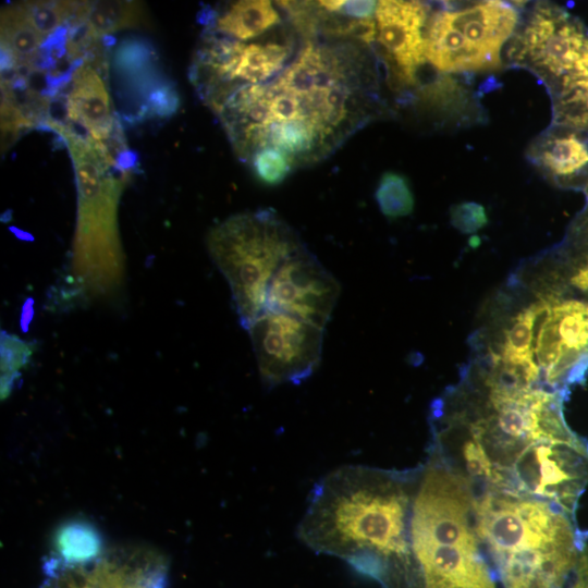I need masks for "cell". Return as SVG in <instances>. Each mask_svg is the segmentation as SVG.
Masks as SVG:
<instances>
[{
	"instance_id": "2e32d148",
	"label": "cell",
	"mask_w": 588,
	"mask_h": 588,
	"mask_svg": "<svg viewBox=\"0 0 588 588\" xmlns=\"http://www.w3.org/2000/svg\"><path fill=\"white\" fill-rule=\"evenodd\" d=\"M204 15L207 30L237 41L256 40L282 23L280 12L267 0L236 1L221 13L206 10Z\"/></svg>"
},
{
	"instance_id": "83f0119b",
	"label": "cell",
	"mask_w": 588,
	"mask_h": 588,
	"mask_svg": "<svg viewBox=\"0 0 588 588\" xmlns=\"http://www.w3.org/2000/svg\"><path fill=\"white\" fill-rule=\"evenodd\" d=\"M488 222L485 208L476 203H462L451 207V223L462 233H475Z\"/></svg>"
},
{
	"instance_id": "7402d4cb",
	"label": "cell",
	"mask_w": 588,
	"mask_h": 588,
	"mask_svg": "<svg viewBox=\"0 0 588 588\" xmlns=\"http://www.w3.org/2000/svg\"><path fill=\"white\" fill-rule=\"evenodd\" d=\"M540 311V302L530 305L519 313L512 326L505 331L501 359L518 364L535 362L532 357L531 342L536 318Z\"/></svg>"
},
{
	"instance_id": "8992f818",
	"label": "cell",
	"mask_w": 588,
	"mask_h": 588,
	"mask_svg": "<svg viewBox=\"0 0 588 588\" xmlns=\"http://www.w3.org/2000/svg\"><path fill=\"white\" fill-rule=\"evenodd\" d=\"M66 143L77 185V223L72 257L73 282L90 297L117 290L124 277V256L118 229V203L125 173L101 144L63 125L52 128Z\"/></svg>"
},
{
	"instance_id": "f1b7e54d",
	"label": "cell",
	"mask_w": 588,
	"mask_h": 588,
	"mask_svg": "<svg viewBox=\"0 0 588 588\" xmlns=\"http://www.w3.org/2000/svg\"><path fill=\"white\" fill-rule=\"evenodd\" d=\"M58 565L61 569L58 575L54 574L53 580L46 588H95L89 563L78 566Z\"/></svg>"
},
{
	"instance_id": "d4e9b609",
	"label": "cell",
	"mask_w": 588,
	"mask_h": 588,
	"mask_svg": "<svg viewBox=\"0 0 588 588\" xmlns=\"http://www.w3.org/2000/svg\"><path fill=\"white\" fill-rule=\"evenodd\" d=\"M1 391L2 397L8 396L13 382L20 377L21 369L28 363L34 347L33 344L16 335L1 331Z\"/></svg>"
},
{
	"instance_id": "ffe728a7",
	"label": "cell",
	"mask_w": 588,
	"mask_h": 588,
	"mask_svg": "<svg viewBox=\"0 0 588 588\" xmlns=\"http://www.w3.org/2000/svg\"><path fill=\"white\" fill-rule=\"evenodd\" d=\"M536 160L554 177L572 180L588 167V147L574 133L553 135L540 144Z\"/></svg>"
},
{
	"instance_id": "ac0fdd59",
	"label": "cell",
	"mask_w": 588,
	"mask_h": 588,
	"mask_svg": "<svg viewBox=\"0 0 588 588\" xmlns=\"http://www.w3.org/2000/svg\"><path fill=\"white\" fill-rule=\"evenodd\" d=\"M140 8L133 1L77 2L70 22L75 23L87 40L98 42L111 33L134 26L140 17Z\"/></svg>"
},
{
	"instance_id": "5bb4252c",
	"label": "cell",
	"mask_w": 588,
	"mask_h": 588,
	"mask_svg": "<svg viewBox=\"0 0 588 588\" xmlns=\"http://www.w3.org/2000/svg\"><path fill=\"white\" fill-rule=\"evenodd\" d=\"M373 17L377 39L397 77L415 83L427 62L428 7L419 1L383 0L377 2Z\"/></svg>"
},
{
	"instance_id": "4316f807",
	"label": "cell",
	"mask_w": 588,
	"mask_h": 588,
	"mask_svg": "<svg viewBox=\"0 0 588 588\" xmlns=\"http://www.w3.org/2000/svg\"><path fill=\"white\" fill-rule=\"evenodd\" d=\"M569 268V283L588 294V212L574 230Z\"/></svg>"
},
{
	"instance_id": "cb8c5ba5",
	"label": "cell",
	"mask_w": 588,
	"mask_h": 588,
	"mask_svg": "<svg viewBox=\"0 0 588 588\" xmlns=\"http://www.w3.org/2000/svg\"><path fill=\"white\" fill-rule=\"evenodd\" d=\"M77 2L73 1H27L22 2L25 13L46 41L65 27L75 13Z\"/></svg>"
},
{
	"instance_id": "277c9868",
	"label": "cell",
	"mask_w": 588,
	"mask_h": 588,
	"mask_svg": "<svg viewBox=\"0 0 588 588\" xmlns=\"http://www.w3.org/2000/svg\"><path fill=\"white\" fill-rule=\"evenodd\" d=\"M474 492L476 530L499 588H564L584 548L573 516L531 497Z\"/></svg>"
},
{
	"instance_id": "4fadbf2b",
	"label": "cell",
	"mask_w": 588,
	"mask_h": 588,
	"mask_svg": "<svg viewBox=\"0 0 588 588\" xmlns=\"http://www.w3.org/2000/svg\"><path fill=\"white\" fill-rule=\"evenodd\" d=\"M105 64L100 57H95L76 65L64 85L65 121L58 123L71 130H75L76 126L83 128L82 137L109 148L111 146L117 152L123 154L126 150L119 134L117 113L101 74ZM110 150L112 151L111 148Z\"/></svg>"
},
{
	"instance_id": "9c48e42d",
	"label": "cell",
	"mask_w": 588,
	"mask_h": 588,
	"mask_svg": "<svg viewBox=\"0 0 588 588\" xmlns=\"http://www.w3.org/2000/svg\"><path fill=\"white\" fill-rule=\"evenodd\" d=\"M289 34H272L249 44L210 33L197 52L191 78L209 106L243 85L264 84L292 61Z\"/></svg>"
},
{
	"instance_id": "6da1fadb",
	"label": "cell",
	"mask_w": 588,
	"mask_h": 588,
	"mask_svg": "<svg viewBox=\"0 0 588 588\" xmlns=\"http://www.w3.org/2000/svg\"><path fill=\"white\" fill-rule=\"evenodd\" d=\"M482 382L453 408L434 402L429 455L475 490L573 505L588 485V443L566 425L563 393Z\"/></svg>"
},
{
	"instance_id": "30bf717a",
	"label": "cell",
	"mask_w": 588,
	"mask_h": 588,
	"mask_svg": "<svg viewBox=\"0 0 588 588\" xmlns=\"http://www.w3.org/2000/svg\"><path fill=\"white\" fill-rule=\"evenodd\" d=\"M266 390L299 384L318 368L323 329L266 310L247 329Z\"/></svg>"
},
{
	"instance_id": "7a4b0ae2",
	"label": "cell",
	"mask_w": 588,
	"mask_h": 588,
	"mask_svg": "<svg viewBox=\"0 0 588 588\" xmlns=\"http://www.w3.org/2000/svg\"><path fill=\"white\" fill-rule=\"evenodd\" d=\"M358 42L307 41L271 81L231 90L212 109L238 157L271 147L293 166L332 152L368 114L364 54Z\"/></svg>"
},
{
	"instance_id": "d6986e66",
	"label": "cell",
	"mask_w": 588,
	"mask_h": 588,
	"mask_svg": "<svg viewBox=\"0 0 588 588\" xmlns=\"http://www.w3.org/2000/svg\"><path fill=\"white\" fill-rule=\"evenodd\" d=\"M555 118L574 128H588V49L556 84Z\"/></svg>"
},
{
	"instance_id": "8fae6325",
	"label": "cell",
	"mask_w": 588,
	"mask_h": 588,
	"mask_svg": "<svg viewBox=\"0 0 588 588\" xmlns=\"http://www.w3.org/2000/svg\"><path fill=\"white\" fill-rule=\"evenodd\" d=\"M340 292L338 280L305 247L284 261L272 277L266 310L324 329Z\"/></svg>"
},
{
	"instance_id": "603a6c76",
	"label": "cell",
	"mask_w": 588,
	"mask_h": 588,
	"mask_svg": "<svg viewBox=\"0 0 588 588\" xmlns=\"http://www.w3.org/2000/svg\"><path fill=\"white\" fill-rule=\"evenodd\" d=\"M375 197L380 211L389 219L408 216L414 209L408 181L396 172L388 171L381 175Z\"/></svg>"
},
{
	"instance_id": "7c38bea8",
	"label": "cell",
	"mask_w": 588,
	"mask_h": 588,
	"mask_svg": "<svg viewBox=\"0 0 588 588\" xmlns=\"http://www.w3.org/2000/svg\"><path fill=\"white\" fill-rule=\"evenodd\" d=\"M516 48V60L559 82L588 49V37L583 25L567 12L540 5L532 12Z\"/></svg>"
},
{
	"instance_id": "4dcf8cb0",
	"label": "cell",
	"mask_w": 588,
	"mask_h": 588,
	"mask_svg": "<svg viewBox=\"0 0 588 588\" xmlns=\"http://www.w3.org/2000/svg\"><path fill=\"white\" fill-rule=\"evenodd\" d=\"M567 588H588V548H583Z\"/></svg>"
},
{
	"instance_id": "3957f363",
	"label": "cell",
	"mask_w": 588,
	"mask_h": 588,
	"mask_svg": "<svg viewBox=\"0 0 588 588\" xmlns=\"http://www.w3.org/2000/svg\"><path fill=\"white\" fill-rule=\"evenodd\" d=\"M420 470L345 465L330 471L310 491L298 539L383 588H421L411 539Z\"/></svg>"
},
{
	"instance_id": "ba28073f",
	"label": "cell",
	"mask_w": 588,
	"mask_h": 588,
	"mask_svg": "<svg viewBox=\"0 0 588 588\" xmlns=\"http://www.w3.org/2000/svg\"><path fill=\"white\" fill-rule=\"evenodd\" d=\"M517 21L516 10L503 1L438 12L426 32L427 61L443 72L495 68Z\"/></svg>"
},
{
	"instance_id": "52a82bcc",
	"label": "cell",
	"mask_w": 588,
	"mask_h": 588,
	"mask_svg": "<svg viewBox=\"0 0 588 588\" xmlns=\"http://www.w3.org/2000/svg\"><path fill=\"white\" fill-rule=\"evenodd\" d=\"M207 246L230 285L245 329L265 313L269 283L277 270L306 247L299 235L269 209L228 218L209 232Z\"/></svg>"
},
{
	"instance_id": "f546056e",
	"label": "cell",
	"mask_w": 588,
	"mask_h": 588,
	"mask_svg": "<svg viewBox=\"0 0 588 588\" xmlns=\"http://www.w3.org/2000/svg\"><path fill=\"white\" fill-rule=\"evenodd\" d=\"M326 11L354 20H368L375 15L376 1H318Z\"/></svg>"
},
{
	"instance_id": "484cf974",
	"label": "cell",
	"mask_w": 588,
	"mask_h": 588,
	"mask_svg": "<svg viewBox=\"0 0 588 588\" xmlns=\"http://www.w3.org/2000/svg\"><path fill=\"white\" fill-rule=\"evenodd\" d=\"M256 176L267 185H278L293 169L290 158L278 149L266 147L249 160Z\"/></svg>"
},
{
	"instance_id": "1f68e13d",
	"label": "cell",
	"mask_w": 588,
	"mask_h": 588,
	"mask_svg": "<svg viewBox=\"0 0 588 588\" xmlns=\"http://www.w3.org/2000/svg\"><path fill=\"white\" fill-rule=\"evenodd\" d=\"M585 192H586V195H587V197H588V183H587V185H586Z\"/></svg>"
},
{
	"instance_id": "5b68a950",
	"label": "cell",
	"mask_w": 588,
	"mask_h": 588,
	"mask_svg": "<svg viewBox=\"0 0 588 588\" xmlns=\"http://www.w3.org/2000/svg\"><path fill=\"white\" fill-rule=\"evenodd\" d=\"M421 588H499L475 526V492L429 456L421 466L411 523Z\"/></svg>"
},
{
	"instance_id": "e0dca14e",
	"label": "cell",
	"mask_w": 588,
	"mask_h": 588,
	"mask_svg": "<svg viewBox=\"0 0 588 588\" xmlns=\"http://www.w3.org/2000/svg\"><path fill=\"white\" fill-rule=\"evenodd\" d=\"M46 39L36 30L20 4L1 13V71L34 68Z\"/></svg>"
},
{
	"instance_id": "9a60e30c",
	"label": "cell",
	"mask_w": 588,
	"mask_h": 588,
	"mask_svg": "<svg viewBox=\"0 0 588 588\" xmlns=\"http://www.w3.org/2000/svg\"><path fill=\"white\" fill-rule=\"evenodd\" d=\"M96 588H163L166 571L151 553H117L89 563Z\"/></svg>"
},
{
	"instance_id": "44dd1931",
	"label": "cell",
	"mask_w": 588,
	"mask_h": 588,
	"mask_svg": "<svg viewBox=\"0 0 588 588\" xmlns=\"http://www.w3.org/2000/svg\"><path fill=\"white\" fill-rule=\"evenodd\" d=\"M58 564L78 566L94 562L101 553L99 534L88 524L72 523L64 525L56 538Z\"/></svg>"
}]
</instances>
